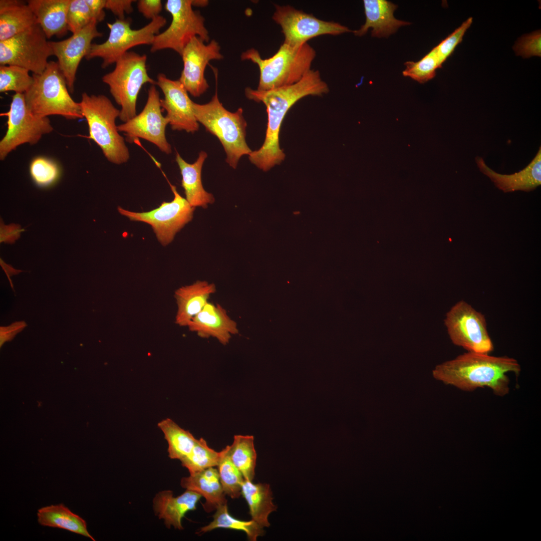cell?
Segmentation results:
<instances>
[{
	"mask_svg": "<svg viewBox=\"0 0 541 541\" xmlns=\"http://www.w3.org/2000/svg\"><path fill=\"white\" fill-rule=\"evenodd\" d=\"M329 92L328 85L322 79L319 71L314 70H311L300 81L293 85L266 91L246 88V97L263 103L267 114L264 141L259 149L252 151L248 155L250 162L264 171L280 164L286 155L280 148L279 135L287 112L298 101L306 96H320Z\"/></svg>",
	"mask_w": 541,
	"mask_h": 541,
	"instance_id": "6da1fadb",
	"label": "cell"
},
{
	"mask_svg": "<svg viewBox=\"0 0 541 541\" xmlns=\"http://www.w3.org/2000/svg\"><path fill=\"white\" fill-rule=\"evenodd\" d=\"M520 371V366L513 358L468 352L437 366L433 375L462 390L471 391L486 387L495 395L503 396L509 390L506 373L513 372L517 376Z\"/></svg>",
	"mask_w": 541,
	"mask_h": 541,
	"instance_id": "7a4b0ae2",
	"label": "cell"
},
{
	"mask_svg": "<svg viewBox=\"0 0 541 541\" xmlns=\"http://www.w3.org/2000/svg\"><path fill=\"white\" fill-rule=\"evenodd\" d=\"M316 55L315 50L308 43L298 47L283 43L277 53L267 59H262L253 48L243 52L240 58L258 66L259 78L257 90L266 91L300 81L311 70Z\"/></svg>",
	"mask_w": 541,
	"mask_h": 541,
	"instance_id": "3957f363",
	"label": "cell"
},
{
	"mask_svg": "<svg viewBox=\"0 0 541 541\" xmlns=\"http://www.w3.org/2000/svg\"><path fill=\"white\" fill-rule=\"evenodd\" d=\"M192 107L197 122L219 139L226 154V162L235 169L239 159L252 152L245 141L247 124L242 108L234 112L226 110L218 99L217 90L208 103L193 102Z\"/></svg>",
	"mask_w": 541,
	"mask_h": 541,
	"instance_id": "277c9868",
	"label": "cell"
},
{
	"mask_svg": "<svg viewBox=\"0 0 541 541\" xmlns=\"http://www.w3.org/2000/svg\"><path fill=\"white\" fill-rule=\"evenodd\" d=\"M33 82L24 93L26 104L42 117L60 115L67 119L82 118L79 103L71 97L65 78L57 62H49L41 74H33Z\"/></svg>",
	"mask_w": 541,
	"mask_h": 541,
	"instance_id": "5b68a950",
	"label": "cell"
},
{
	"mask_svg": "<svg viewBox=\"0 0 541 541\" xmlns=\"http://www.w3.org/2000/svg\"><path fill=\"white\" fill-rule=\"evenodd\" d=\"M79 104L88 125L87 137L100 147L110 162L121 164L127 162L130 158L129 150L116 124L120 110L103 95L84 93Z\"/></svg>",
	"mask_w": 541,
	"mask_h": 541,
	"instance_id": "8992f818",
	"label": "cell"
},
{
	"mask_svg": "<svg viewBox=\"0 0 541 541\" xmlns=\"http://www.w3.org/2000/svg\"><path fill=\"white\" fill-rule=\"evenodd\" d=\"M146 61V55L128 52L117 61L112 71L102 77V81L121 106L119 118L124 123L137 115V100L142 87L146 83L156 84L148 75Z\"/></svg>",
	"mask_w": 541,
	"mask_h": 541,
	"instance_id": "52a82bcc",
	"label": "cell"
},
{
	"mask_svg": "<svg viewBox=\"0 0 541 541\" xmlns=\"http://www.w3.org/2000/svg\"><path fill=\"white\" fill-rule=\"evenodd\" d=\"M131 23L130 19H117L112 24L108 23L110 33L107 40L102 44H92L85 58H101L102 67L106 68L115 63L131 48L141 45H151L155 36L165 25L166 20L159 16L137 30L131 29Z\"/></svg>",
	"mask_w": 541,
	"mask_h": 541,
	"instance_id": "ba28073f",
	"label": "cell"
},
{
	"mask_svg": "<svg viewBox=\"0 0 541 541\" xmlns=\"http://www.w3.org/2000/svg\"><path fill=\"white\" fill-rule=\"evenodd\" d=\"M165 9L172 17L168 28L155 36L150 51L172 49L181 56L183 49L194 37L208 42L209 36L204 18L192 9V0H168Z\"/></svg>",
	"mask_w": 541,
	"mask_h": 541,
	"instance_id": "9c48e42d",
	"label": "cell"
},
{
	"mask_svg": "<svg viewBox=\"0 0 541 541\" xmlns=\"http://www.w3.org/2000/svg\"><path fill=\"white\" fill-rule=\"evenodd\" d=\"M37 24L26 31L0 41V65H15L33 74L42 73L53 55L49 41Z\"/></svg>",
	"mask_w": 541,
	"mask_h": 541,
	"instance_id": "30bf717a",
	"label": "cell"
},
{
	"mask_svg": "<svg viewBox=\"0 0 541 541\" xmlns=\"http://www.w3.org/2000/svg\"><path fill=\"white\" fill-rule=\"evenodd\" d=\"M8 117L7 132L0 141V159L4 160L19 146L36 144L44 134L51 132L53 127L48 117L34 114L28 108L24 94L15 93L8 112L1 114Z\"/></svg>",
	"mask_w": 541,
	"mask_h": 541,
	"instance_id": "8fae6325",
	"label": "cell"
},
{
	"mask_svg": "<svg viewBox=\"0 0 541 541\" xmlns=\"http://www.w3.org/2000/svg\"><path fill=\"white\" fill-rule=\"evenodd\" d=\"M445 324L454 344L469 352L488 354L493 350L484 316L461 301L447 313Z\"/></svg>",
	"mask_w": 541,
	"mask_h": 541,
	"instance_id": "7c38bea8",
	"label": "cell"
},
{
	"mask_svg": "<svg viewBox=\"0 0 541 541\" xmlns=\"http://www.w3.org/2000/svg\"><path fill=\"white\" fill-rule=\"evenodd\" d=\"M169 184L174 194L170 202H163L158 207L147 212H137L118 208L119 213L130 220L150 225L163 245L171 242L176 233L191 220L195 209L180 195L176 186L169 182Z\"/></svg>",
	"mask_w": 541,
	"mask_h": 541,
	"instance_id": "4fadbf2b",
	"label": "cell"
},
{
	"mask_svg": "<svg viewBox=\"0 0 541 541\" xmlns=\"http://www.w3.org/2000/svg\"><path fill=\"white\" fill-rule=\"evenodd\" d=\"M272 18L282 28L284 43L293 47H300L319 36L338 35L352 32L338 23L319 19L289 5H275Z\"/></svg>",
	"mask_w": 541,
	"mask_h": 541,
	"instance_id": "5bb4252c",
	"label": "cell"
},
{
	"mask_svg": "<svg viewBox=\"0 0 541 541\" xmlns=\"http://www.w3.org/2000/svg\"><path fill=\"white\" fill-rule=\"evenodd\" d=\"M159 93L154 85L148 91V97L142 111L131 119L118 126L129 143L141 138L156 145L160 151L169 154L171 147L167 141L165 129L169 124L162 114Z\"/></svg>",
	"mask_w": 541,
	"mask_h": 541,
	"instance_id": "9a60e30c",
	"label": "cell"
},
{
	"mask_svg": "<svg viewBox=\"0 0 541 541\" xmlns=\"http://www.w3.org/2000/svg\"><path fill=\"white\" fill-rule=\"evenodd\" d=\"M183 68L179 79L188 93L199 97L209 88L205 78V68L211 60L222 59L220 47L215 40L207 44L199 37H193L181 55Z\"/></svg>",
	"mask_w": 541,
	"mask_h": 541,
	"instance_id": "2e32d148",
	"label": "cell"
},
{
	"mask_svg": "<svg viewBox=\"0 0 541 541\" xmlns=\"http://www.w3.org/2000/svg\"><path fill=\"white\" fill-rule=\"evenodd\" d=\"M98 22L93 20L79 32L61 41H49L53 55L63 74L69 91L73 93L76 72L82 59L88 54L92 41L102 34L97 29Z\"/></svg>",
	"mask_w": 541,
	"mask_h": 541,
	"instance_id": "e0dca14e",
	"label": "cell"
},
{
	"mask_svg": "<svg viewBox=\"0 0 541 541\" xmlns=\"http://www.w3.org/2000/svg\"><path fill=\"white\" fill-rule=\"evenodd\" d=\"M156 84L164 94L161 107L166 112L165 117L171 129L190 133L198 131L199 124L194 113L193 101L179 81L171 80L161 73L157 76Z\"/></svg>",
	"mask_w": 541,
	"mask_h": 541,
	"instance_id": "ac0fdd59",
	"label": "cell"
},
{
	"mask_svg": "<svg viewBox=\"0 0 541 541\" xmlns=\"http://www.w3.org/2000/svg\"><path fill=\"white\" fill-rule=\"evenodd\" d=\"M189 331L200 338L212 337L223 345L228 344L232 335L238 334L236 322L220 305L208 302L188 323Z\"/></svg>",
	"mask_w": 541,
	"mask_h": 541,
	"instance_id": "d6986e66",
	"label": "cell"
},
{
	"mask_svg": "<svg viewBox=\"0 0 541 541\" xmlns=\"http://www.w3.org/2000/svg\"><path fill=\"white\" fill-rule=\"evenodd\" d=\"M475 162L480 171L488 177L498 189L504 192L515 191L529 192L541 184V148L535 156L523 169L511 174H501L490 168L483 159L476 156Z\"/></svg>",
	"mask_w": 541,
	"mask_h": 541,
	"instance_id": "ffe728a7",
	"label": "cell"
},
{
	"mask_svg": "<svg viewBox=\"0 0 541 541\" xmlns=\"http://www.w3.org/2000/svg\"><path fill=\"white\" fill-rule=\"evenodd\" d=\"M365 23L357 30L353 31L355 35L362 36L369 28L374 37H388L402 26L410 23L398 20L394 16L397 6L386 0H364Z\"/></svg>",
	"mask_w": 541,
	"mask_h": 541,
	"instance_id": "44dd1931",
	"label": "cell"
},
{
	"mask_svg": "<svg viewBox=\"0 0 541 541\" xmlns=\"http://www.w3.org/2000/svg\"><path fill=\"white\" fill-rule=\"evenodd\" d=\"M202 496L190 490L174 497L171 490H163L156 494L153 500L155 515L163 519L166 527L173 526L182 530V519L188 511L196 509Z\"/></svg>",
	"mask_w": 541,
	"mask_h": 541,
	"instance_id": "7402d4cb",
	"label": "cell"
},
{
	"mask_svg": "<svg viewBox=\"0 0 541 541\" xmlns=\"http://www.w3.org/2000/svg\"><path fill=\"white\" fill-rule=\"evenodd\" d=\"M216 291L215 285L205 281H197L191 285L177 289L174 293L177 306L175 323L181 327L187 326L192 319L208 302L210 296Z\"/></svg>",
	"mask_w": 541,
	"mask_h": 541,
	"instance_id": "603a6c76",
	"label": "cell"
},
{
	"mask_svg": "<svg viewBox=\"0 0 541 541\" xmlns=\"http://www.w3.org/2000/svg\"><path fill=\"white\" fill-rule=\"evenodd\" d=\"M207 157V153L201 151L196 160L193 163H189L178 152L176 154L175 161L181 174V186L184 190L185 199L194 208L201 206L205 208L208 204L214 201L213 195L205 190L201 181L202 168Z\"/></svg>",
	"mask_w": 541,
	"mask_h": 541,
	"instance_id": "cb8c5ba5",
	"label": "cell"
},
{
	"mask_svg": "<svg viewBox=\"0 0 541 541\" xmlns=\"http://www.w3.org/2000/svg\"><path fill=\"white\" fill-rule=\"evenodd\" d=\"M71 0H29L27 2L48 39L63 36L68 31L67 13Z\"/></svg>",
	"mask_w": 541,
	"mask_h": 541,
	"instance_id": "d4e9b609",
	"label": "cell"
},
{
	"mask_svg": "<svg viewBox=\"0 0 541 541\" xmlns=\"http://www.w3.org/2000/svg\"><path fill=\"white\" fill-rule=\"evenodd\" d=\"M180 485L182 488L195 491L204 497L205 502L202 506L206 512H210L216 510L219 506L227 504L218 470L214 467L182 478Z\"/></svg>",
	"mask_w": 541,
	"mask_h": 541,
	"instance_id": "484cf974",
	"label": "cell"
},
{
	"mask_svg": "<svg viewBox=\"0 0 541 541\" xmlns=\"http://www.w3.org/2000/svg\"><path fill=\"white\" fill-rule=\"evenodd\" d=\"M37 24L36 17L27 2L0 1V41L9 39Z\"/></svg>",
	"mask_w": 541,
	"mask_h": 541,
	"instance_id": "4316f807",
	"label": "cell"
},
{
	"mask_svg": "<svg viewBox=\"0 0 541 541\" xmlns=\"http://www.w3.org/2000/svg\"><path fill=\"white\" fill-rule=\"evenodd\" d=\"M241 495L246 500L251 519L263 528L269 527L268 516L277 510V506L273 502L272 491L267 483H254L244 480L241 486Z\"/></svg>",
	"mask_w": 541,
	"mask_h": 541,
	"instance_id": "83f0119b",
	"label": "cell"
},
{
	"mask_svg": "<svg viewBox=\"0 0 541 541\" xmlns=\"http://www.w3.org/2000/svg\"><path fill=\"white\" fill-rule=\"evenodd\" d=\"M37 517L43 526L62 528L95 540L88 531L86 521L62 503L40 508Z\"/></svg>",
	"mask_w": 541,
	"mask_h": 541,
	"instance_id": "f1b7e54d",
	"label": "cell"
},
{
	"mask_svg": "<svg viewBox=\"0 0 541 541\" xmlns=\"http://www.w3.org/2000/svg\"><path fill=\"white\" fill-rule=\"evenodd\" d=\"M227 446L231 461L241 472L244 479L252 481L255 475L257 456L253 436L235 435L231 445Z\"/></svg>",
	"mask_w": 541,
	"mask_h": 541,
	"instance_id": "f546056e",
	"label": "cell"
},
{
	"mask_svg": "<svg viewBox=\"0 0 541 541\" xmlns=\"http://www.w3.org/2000/svg\"><path fill=\"white\" fill-rule=\"evenodd\" d=\"M158 427L168 443L167 452L170 458L180 461L190 453L197 439L189 431L168 418L160 421Z\"/></svg>",
	"mask_w": 541,
	"mask_h": 541,
	"instance_id": "4dcf8cb0",
	"label": "cell"
},
{
	"mask_svg": "<svg viewBox=\"0 0 541 541\" xmlns=\"http://www.w3.org/2000/svg\"><path fill=\"white\" fill-rule=\"evenodd\" d=\"M219 528L242 531L250 541H256L258 536L264 534L263 527L255 521L252 519L241 520L231 516L227 504L219 506L213 515V520L202 527L197 533L201 534Z\"/></svg>",
	"mask_w": 541,
	"mask_h": 541,
	"instance_id": "1f68e13d",
	"label": "cell"
},
{
	"mask_svg": "<svg viewBox=\"0 0 541 541\" xmlns=\"http://www.w3.org/2000/svg\"><path fill=\"white\" fill-rule=\"evenodd\" d=\"M220 457V451L211 448L203 438L197 439L190 453L181 460V465L190 474L201 471L208 468L217 467Z\"/></svg>",
	"mask_w": 541,
	"mask_h": 541,
	"instance_id": "d6a6232c",
	"label": "cell"
},
{
	"mask_svg": "<svg viewBox=\"0 0 541 541\" xmlns=\"http://www.w3.org/2000/svg\"><path fill=\"white\" fill-rule=\"evenodd\" d=\"M217 467L225 494L233 499L239 498L241 495V486L244 479L231 461L227 446L220 451V457Z\"/></svg>",
	"mask_w": 541,
	"mask_h": 541,
	"instance_id": "836d02e7",
	"label": "cell"
},
{
	"mask_svg": "<svg viewBox=\"0 0 541 541\" xmlns=\"http://www.w3.org/2000/svg\"><path fill=\"white\" fill-rule=\"evenodd\" d=\"M444 62L435 47L418 61L406 62L405 63L406 68L402 74L405 77L424 83L435 76L436 70L441 68Z\"/></svg>",
	"mask_w": 541,
	"mask_h": 541,
	"instance_id": "e575fe53",
	"label": "cell"
},
{
	"mask_svg": "<svg viewBox=\"0 0 541 541\" xmlns=\"http://www.w3.org/2000/svg\"><path fill=\"white\" fill-rule=\"evenodd\" d=\"M24 68L15 65H1L0 92L14 91L24 94L33 82L32 75Z\"/></svg>",
	"mask_w": 541,
	"mask_h": 541,
	"instance_id": "d590c367",
	"label": "cell"
},
{
	"mask_svg": "<svg viewBox=\"0 0 541 541\" xmlns=\"http://www.w3.org/2000/svg\"><path fill=\"white\" fill-rule=\"evenodd\" d=\"M30 173L38 186L47 188L58 181L60 176V170L58 165L51 159L38 157L31 163Z\"/></svg>",
	"mask_w": 541,
	"mask_h": 541,
	"instance_id": "8d00e7d4",
	"label": "cell"
},
{
	"mask_svg": "<svg viewBox=\"0 0 541 541\" xmlns=\"http://www.w3.org/2000/svg\"><path fill=\"white\" fill-rule=\"evenodd\" d=\"M93 20L86 0H71L67 13L68 31L76 34Z\"/></svg>",
	"mask_w": 541,
	"mask_h": 541,
	"instance_id": "74e56055",
	"label": "cell"
},
{
	"mask_svg": "<svg viewBox=\"0 0 541 541\" xmlns=\"http://www.w3.org/2000/svg\"><path fill=\"white\" fill-rule=\"evenodd\" d=\"M540 31H534L518 39L513 49L516 55L521 56L523 58H529L534 56L540 57Z\"/></svg>",
	"mask_w": 541,
	"mask_h": 541,
	"instance_id": "f35d334b",
	"label": "cell"
},
{
	"mask_svg": "<svg viewBox=\"0 0 541 541\" xmlns=\"http://www.w3.org/2000/svg\"><path fill=\"white\" fill-rule=\"evenodd\" d=\"M137 8L145 18L152 20L160 16L162 4L160 0H139L137 2Z\"/></svg>",
	"mask_w": 541,
	"mask_h": 541,
	"instance_id": "ab89813d",
	"label": "cell"
},
{
	"mask_svg": "<svg viewBox=\"0 0 541 541\" xmlns=\"http://www.w3.org/2000/svg\"><path fill=\"white\" fill-rule=\"evenodd\" d=\"M132 0H106L105 9L110 10L116 16L118 19H125V13L130 14L133 11Z\"/></svg>",
	"mask_w": 541,
	"mask_h": 541,
	"instance_id": "60d3db41",
	"label": "cell"
},
{
	"mask_svg": "<svg viewBox=\"0 0 541 541\" xmlns=\"http://www.w3.org/2000/svg\"><path fill=\"white\" fill-rule=\"evenodd\" d=\"M24 230L20 225L11 224L5 225L1 224V242L13 244L20 236L21 232Z\"/></svg>",
	"mask_w": 541,
	"mask_h": 541,
	"instance_id": "b9f144b4",
	"label": "cell"
},
{
	"mask_svg": "<svg viewBox=\"0 0 541 541\" xmlns=\"http://www.w3.org/2000/svg\"><path fill=\"white\" fill-rule=\"evenodd\" d=\"M27 326L24 321L16 322L9 326L0 328L1 346L5 342L11 340L15 335Z\"/></svg>",
	"mask_w": 541,
	"mask_h": 541,
	"instance_id": "7bdbcfd3",
	"label": "cell"
},
{
	"mask_svg": "<svg viewBox=\"0 0 541 541\" xmlns=\"http://www.w3.org/2000/svg\"><path fill=\"white\" fill-rule=\"evenodd\" d=\"M106 0H86L90 10L93 19L98 23L104 20Z\"/></svg>",
	"mask_w": 541,
	"mask_h": 541,
	"instance_id": "ee69618b",
	"label": "cell"
},
{
	"mask_svg": "<svg viewBox=\"0 0 541 541\" xmlns=\"http://www.w3.org/2000/svg\"><path fill=\"white\" fill-rule=\"evenodd\" d=\"M192 6L194 7H205L208 4V1H192Z\"/></svg>",
	"mask_w": 541,
	"mask_h": 541,
	"instance_id": "f6af8a7d",
	"label": "cell"
}]
</instances>
